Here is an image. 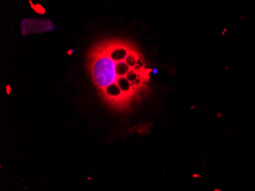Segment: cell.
I'll use <instances>...</instances> for the list:
<instances>
[{
	"label": "cell",
	"mask_w": 255,
	"mask_h": 191,
	"mask_svg": "<svg viewBox=\"0 0 255 191\" xmlns=\"http://www.w3.org/2000/svg\"><path fill=\"white\" fill-rule=\"evenodd\" d=\"M152 72H153V74H158L159 70H157V69L154 68V69H153Z\"/></svg>",
	"instance_id": "6da1fadb"
}]
</instances>
